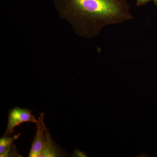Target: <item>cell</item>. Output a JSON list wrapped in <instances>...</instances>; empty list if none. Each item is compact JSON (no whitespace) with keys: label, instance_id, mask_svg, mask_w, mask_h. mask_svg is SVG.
Instances as JSON below:
<instances>
[{"label":"cell","instance_id":"277c9868","mask_svg":"<svg viewBox=\"0 0 157 157\" xmlns=\"http://www.w3.org/2000/svg\"><path fill=\"white\" fill-rule=\"evenodd\" d=\"M18 137V135H14L11 137L4 136L0 139V157H21L13 144Z\"/></svg>","mask_w":157,"mask_h":157},{"label":"cell","instance_id":"3957f363","mask_svg":"<svg viewBox=\"0 0 157 157\" xmlns=\"http://www.w3.org/2000/svg\"><path fill=\"white\" fill-rule=\"evenodd\" d=\"M44 113H41L38 117L36 134L33 140L29 157H42L43 154L45 146V130L46 128L44 123Z\"/></svg>","mask_w":157,"mask_h":157},{"label":"cell","instance_id":"7a4b0ae2","mask_svg":"<svg viewBox=\"0 0 157 157\" xmlns=\"http://www.w3.org/2000/svg\"><path fill=\"white\" fill-rule=\"evenodd\" d=\"M32 110L26 108L15 107L9 111L7 129L4 136H9L13 133L15 127L24 122H33L37 124L38 120L32 114Z\"/></svg>","mask_w":157,"mask_h":157},{"label":"cell","instance_id":"5b68a950","mask_svg":"<svg viewBox=\"0 0 157 157\" xmlns=\"http://www.w3.org/2000/svg\"><path fill=\"white\" fill-rule=\"evenodd\" d=\"M45 141L44 151L42 157L62 156V151L56 144L47 128L45 130Z\"/></svg>","mask_w":157,"mask_h":157},{"label":"cell","instance_id":"52a82bcc","mask_svg":"<svg viewBox=\"0 0 157 157\" xmlns=\"http://www.w3.org/2000/svg\"><path fill=\"white\" fill-rule=\"evenodd\" d=\"M153 2L155 3V5L157 7V0H154Z\"/></svg>","mask_w":157,"mask_h":157},{"label":"cell","instance_id":"8992f818","mask_svg":"<svg viewBox=\"0 0 157 157\" xmlns=\"http://www.w3.org/2000/svg\"><path fill=\"white\" fill-rule=\"evenodd\" d=\"M154 0H137L136 1V5L137 6H144L148 3L149 2L153 1Z\"/></svg>","mask_w":157,"mask_h":157},{"label":"cell","instance_id":"6da1fadb","mask_svg":"<svg viewBox=\"0 0 157 157\" xmlns=\"http://www.w3.org/2000/svg\"><path fill=\"white\" fill-rule=\"evenodd\" d=\"M62 18L79 36H98L107 26L120 24L134 17L128 0H54Z\"/></svg>","mask_w":157,"mask_h":157}]
</instances>
